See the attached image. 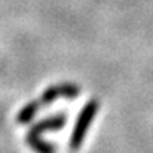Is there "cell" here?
<instances>
[{"label":"cell","instance_id":"cell-3","mask_svg":"<svg viewBox=\"0 0 153 153\" xmlns=\"http://www.w3.org/2000/svg\"><path fill=\"white\" fill-rule=\"evenodd\" d=\"M25 141L27 144L34 150L36 153H55L56 152V147L52 146L51 143H46L40 138V135H31V134H27L25 137Z\"/></svg>","mask_w":153,"mask_h":153},{"label":"cell","instance_id":"cell-2","mask_svg":"<svg viewBox=\"0 0 153 153\" xmlns=\"http://www.w3.org/2000/svg\"><path fill=\"white\" fill-rule=\"evenodd\" d=\"M64 125H65V116L62 113H59V114L46 117V119L37 122L36 125H33L30 128L28 134H31V135H40L42 132H46V131H59V129H62Z\"/></svg>","mask_w":153,"mask_h":153},{"label":"cell","instance_id":"cell-1","mask_svg":"<svg viewBox=\"0 0 153 153\" xmlns=\"http://www.w3.org/2000/svg\"><path fill=\"white\" fill-rule=\"evenodd\" d=\"M97 110H98V101L97 100H89L85 104V107L82 108V111H80V114L76 120L74 129L71 132V138H70V149L73 152L79 150V147L82 146L85 134H86L91 122L94 120V117L97 114Z\"/></svg>","mask_w":153,"mask_h":153},{"label":"cell","instance_id":"cell-5","mask_svg":"<svg viewBox=\"0 0 153 153\" xmlns=\"http://www.w3.org/2000/svg\"><path fill=\"white\" fill-rule=\"evenodd\" d=\"M58 97H62V91H61V85H55V86H49L40 97V104L43 105H49L55 101Z\"/></svg>","mask_w":153,"mask_h":153},{"label":"cell","instance_id":"cell-4","mask_svg":"<svg viewBox=\"0 0 153 153\" xmlns=\"http://www.w3.org/2000/svg\"><path fill=\"white\" fill-rule=\"evenodd\" d=\"M39 107H40V101H30L28 104H25L19 110V113L16 116V122L18 123H28V122H31V119L36 116Z\"/></svg>","mask_w":153,"mask_h":153}]
</instances>
